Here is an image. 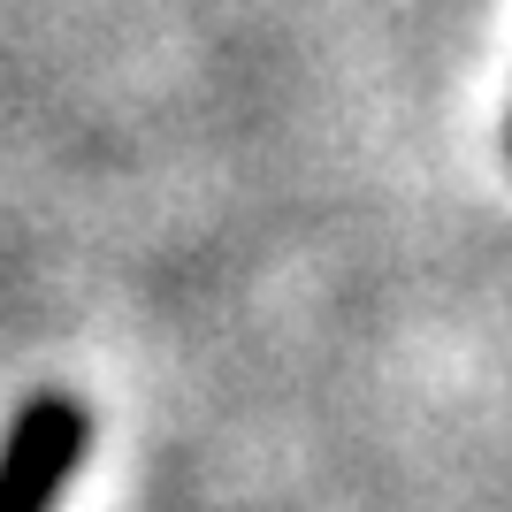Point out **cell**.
I'll use <instances>...</instances> for the list:
<instances>
[{
	"instance_id": "obj_1",
	"label": "cell",
	"mask_w": 512,
	"mask_h": 512,
	"mask_svg": "<svg viewBox=\"0 0 512 512\" xmlns=\"http://www.w3.org/2000/svg\"><path fill=\"white\" fill-rule=\"evenodd\" d=\"M92 451V413L69 390L23 398L0 428V512H62V490L77 482Z\"/></svg>"
}]
</instances>
